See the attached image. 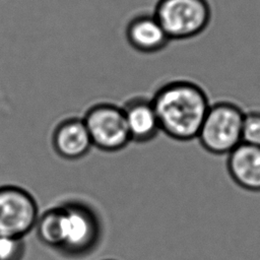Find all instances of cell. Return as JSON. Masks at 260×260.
I'll return each instance as SVG.
<instances>
[{"label": "cell", "mask_w": 260, "mask_h": 260, "mask_svg": "<svg viewBox=\"0 0 260 260\" xmlns=\"http://www.w3.org/2000/svg\"><path fill=\"white\" fill-rule=\"evenodd\" d=\"M106 260H114V259H106Z\"/></svg>", "instance_id": "cell-14"}, {"label": "cell", "mask_w": 260, "mask_h": 260, "mask_svg": "<svg viewBox=\"0 0 260 260\" xmlns=\"http://www.w3.org/2000/svg\"><path fill=\"white\" fill-rule=\"evenodd\" d=\"M131 141L146 143L159 133V123L151 96L135 94L121 106Z\"/></svg>", "instance_id": "cell-8"}, {"label": "cell", "mask_w": 260, "mask_h": 260, "mask_svg": "<svg viewBox=\"0 0 260 260\" xmlns=\"http://www.w3.org/2000/svg\"><path fill=\"white\" fill-rule=\"evenodd\" d=\"M242 143L260 147V112L245 114L242 126Z\"/></svg>", "instance_id": "cell-13"}, {"label": "cell", "mask_w": 260, "mask_h": 260, "mask_svg": "<svg viewBox=\"0 0 260 260\" xmlns=\"http://www.w3.org/2000/svg\"><path fill=\"white\" fill-rule=\"evenodd\" d=\"M151 99L160 132L178 141L197 138L211 105L198 83L185 78L172 79L159 85Z\"/></svg>", "instance_id": "cell-1"}, {"label": "cell", "mask_w": 260, "mask_h": 260, "mask_svg": "<svg viewBox=\"0 0 260 260\" xmlns=\"http://www.w3.org/2000/svg\"><path fill=\"white\" fill-rule=\"evenodd\" d=\"M25 251L24 238L0 236V260H22Z\"/></svg>", "instance_id": "cell-12"}, {"label": "cell", "mask_w": 260, "mask_h": 260, "mask_svg": "<svg viewBox=\"0 0 260 260\" xmlns=\"http://www.w3.org/2000/svg\"><path fill=\"white\" fill-rule=\"evenodd\" d=\"M244 116L241 108L231 102L211 104L197 139L213 154H229L242 143Z\"/></svg>", "instance_id": "cell-3"}, {"label": "cell", "mask_w": 260, "mask_h": 260, "mask_svg": "<svg viewBox=\"0 0 260 260\" xmlns=\"http://www.w3.org/2000/svg\"><path fill=\"white\" fill-rule=\"evenodd\" d=\"M52 146L58 156L66 160L84 157L92 143L82 117H67L61 120L52 133Z\"/></svg>", "instance_id": "cell-9"}, {"label": "cell", "mask_w": 260, "mask_h": 260, "mask_svg": "<svg viewBox=\"0 0 260 260\" xmlns=\"http://www.w3.org/2000/svg\"><path fill=\"white\" fill-rule=\"evenodd\" d=\"M153 13L171 41H185L202 34L210 23L207 0H157Z\"/></svg>", "instance_id": "cell-4"}, {"label": "cell", "mask_w": 260, "mask_h": 260, "mask_svg": "<svg viewBox=\"0 0 260 260\" xmlns=\"http://www.w3.org/2000/svg\"><path fill=\"white\" fill-rule=\"evenodd\" d=\"M60 205L63 210V243L59 254L72 259L90 255L103 236L99 213L78 199L66 200Z\"/></svg>", "instance_id": "cell-2"}, {"label": "cell", "mask_w": 260, "mask_h": 260, "mask_svg": "<svg viewBox=\"0 0 260 260\" xmlns=\"http://www.w3.org/2000/svg\"><path fill=\"white\" fill-rule=\"evenodd\" d=\"M228 169L239 186L260 191V147L241 143L229 153Z\"/></svg>", "instance_id": "cell-10"}, {"label": "cell", "mask_w": 260, "mask_h": 260, "mask_svg": "<svg viewBox=\"0 0 260 260\" xmlns=\"http://www.w3.org/2000/svg\"><path fill=\"white\" fill-rule=\"evenodd\" d=\"M124 36L136 52L151 55L165 50L172 42L152 12H139L126 23Z\"/></svg>", "instance_id": "cell-7"}, {"label": "cell", "mask_w": 260, "mask_h": 260, "mask_svg": "<svg viewBox=\"0 0 260 260\" xmlns=\"http://www.w3.org/2000/svg\"><path fill=\"white\" fill-rule=\"evenodd\" d=\"M36 235L46 247L59 253L63 243V210L60 204L50 207L38 217Z\"/></svg>", "instance_id": "cell-11"}, {"label": "cell", "mask_w": 260, "mask_h": 260, "mask_svg": "<svg viewBox=\"0 0 260 260\" xmlns=\"http://www.w3.org/2000/svg\"><path fill=\"white\" fill-rule=\"evenodd\" d=\"M39 215L28 191L16 185L0 186V236L24 238L35 230Z\"/></svg>", "instance_id": "cell-6"}, {"label": "cell", "mask_w": 260, "mask_h": 260, "mask_svg": "<svg viewBox=\"0 0 260 260\" xmlns=\"http://www.w3.org/2000/svg\"><path fill=\"white\" fill-rule=\"evenodd\" d=\"M92 146L105 152H117L131 141L121 106L99 102L82 116Z\"/></svg>", "instance_id": "cell-5"}]
</instances>
